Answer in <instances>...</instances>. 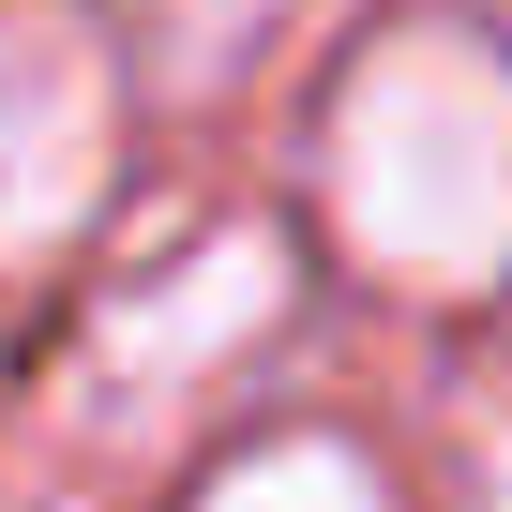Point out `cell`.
I'll use <instances>...</instances> for the list:
<instances>
[{
	"mask_svg": "<svg viewBox=\"0 0 512 512\" xmlns=\"http://www.w3.org/2000/svg\"><path fill=\"white\" fill-rule=\"evenodd\" d=\"M332 226L362 272L422 287V302H467L512 272V61L482 31H377L332 91Z\"/></svg>",
	"mask_w": 512,
	"mask_h": 512,
	"instance_id": "1",
	"label": "cell"
},
{
	"mask_svg": "<svg viewBox=\"0 0 512 512\" xmlns=\"http://www.w3.org/2000/svg\"><path fill=\"white\" fill-rule=\"evenodd\" d=\"M196 512H392L377 497V467L347 452V437H287V452H256V467H226Z\"/></svg>",
	"mask_w": 512,
	"mask_h": 512,
	"instance_id": "4",
	"label": "cell"
},
{
	"mask_svg": "<svg viewBox=\"0 0 512 512\" xmlns=\"http://www.w3.org/2000/svg\"><path fill=\"white\" fill-rule=\"evenodd\" d=\"M272 302H287L272 241H211V256H196V272H181V287H166L151 317H121V362H136V377H196V362H211L226 332H256Z\"/></svg>",
	"mask_w": 512,
	"mask_h": 512,
	"instance_id": "3",
	"label": "cell"
},
{
	"mask_svg": "<svg viewBox=\"0 0 512 512\" xmlns=\"http://www.w3.org/2000/svg\"><path fill=\"white\" fill-rule=\"evenodd\" d=\"M106 196V61L31 16V0H0V256H46L61 226H91Z\"/></svg>",
	"mask_w": 512,
	"mask_h": 512,
	"instance_id": "2",
	"label": "cell"
}]
</instances>
